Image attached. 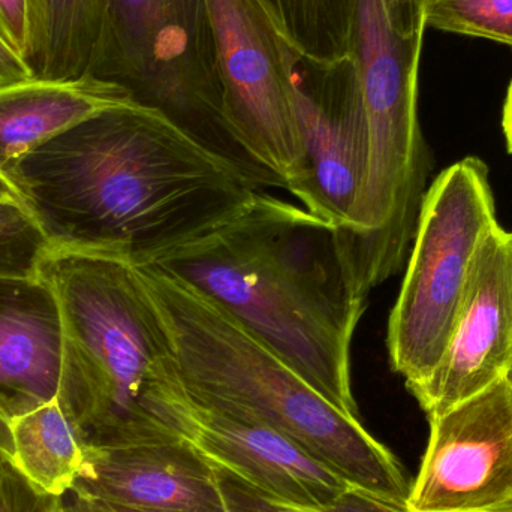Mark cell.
I'll use <instances>...</instances> for the list:
<instances>
[{"mask_svg":"<svg viewBox=\"0 0 512 512\" xmlns=\"http://www.w3.org/2000/svg\"><path fill=\"white\" fill-rule=\"evenodd\" d=\"M510 376H511V378H512V367H511V372H510Z\"/></svg>","mask_w":512,"mask_h":512,"instance_id":"cell-31","label":"cell"},{"mask_svg":"<svg viewBox=\"0 0 512 512\" xmlns=\"http://www.w3.org/2000/svg\"><path fill=\"white\" fill-rule=\"evenodd\" d=\"M62 316L38 277H0V412L56 399Z\"/></svg>","mask_w":512,"mask_h":512,"instance_id":"cell-14","label":"cell"},{"mask_svg":"<svg viewBox=\"0 0 512 512\" xmlns=\"http://www.w3.org/2000/svg\"><path fill=\"white\" fill-rule=\"evenodd\" d=\"M512 367V231L495 228L475 256L444 357L412 391L435 418L510 375Z\"/></svg>","mask_w":512,"mask_h":512,"instance_id":"cell-12","label":"cell"},{"mask_svg":"<svg viewBox=\"0 0 512 512\" xmlns=\"http://www.w3.org/2000/svg\"><path fill=\"white\" fill-rule=\"evenodd\" d=\"M218 475L228 512H411L358 489L348 490L325 507H301L262 495L224 472Z\"/></svg>","mask_w":512,"mask_h":512,"instance_id":"cell-21","label":"cell"},{"mask_svg":"<svg viewBox=\"0 0 512 512\" xmlns=\"http://www.w3.org/2000/svg\"><path fill=\"white\" fill-rule=\"evenodd\" d=\"M129 104L137 102L128 90L92 74L0 86V173L8 179L27 153L102 111Z\"/></svg>","mask_w":512,"mask_h":512,"instance_id":"cell-15","label":"cell"},{"mask_svg":"<svg viewBox=\"0 0 512 512\" xmlns=\"http://www.w3.org/2000/svg\"><path fill=\"white\" fill-rule=\"evenodd\" d=\"M71 498L65 501L60 499L57 512H123L113 505L104 504V502L95 501V499L83 498V496L69 493Z\"/></svg>","mask_w":512,"mask_h":512,"instance_id":"cell-25","label":"cell"},{"mask_svg":"<svg viewBox=\"0 0 512 512\" xmlns=\"http://www.w3.org/2000/svg\"><path fill=\"white\" fill-rule=\"evenodd\" d=\"M502 129H504L508 153L512 155V81L510 87H508L507 99H505L504 114H502Z\"/></svg>","mask_w":512,"mask_h":512,"instance_id":"cell-26","label":"cell"},{"mask_svg":"<svg viewBox=\"0 0 512 512\" xmlns=\"http://www.w3.org/2000/svg\"><path fill=\"white\" fill-rule=\"evenodd\" d=\"M60 499L35 492L11 468L0 477V512H57Z\"/></svg>","mask_w":512,"mask_h":512,"instance_id":"cell-23","label":"cell"},{"mask_svg":"<svg viewBox=\"0 0 512 512\" xmlns=\"http://www.w3.org/2000/svg\"><path fill=\"white\" fill-rule=\"evenodd\" d=\"M147 265L218 301L337 411L360 420L351 349L369 295L339 228L259 191L236 218Z\"/></svg>","mask_w":512,"mask_h":512,"instance_id":"cell-2","label":"cell"},{"mask_svg":"<svg viewBox=\"0 0 512 512\" xmlns=\"http://www.w3.org/2000/svg\"><path fill=\"white\" fill-rule=\"evenodd\" d=\"M295 105L303 161L286 191L303 209L339 230L348 228L363 189L367 117L354 57L295 65Z\"/></svg>","mask_w":512,"mask_h":512,"instance_id":"cell-10","label":"cell"},{"mask_svg":"<svg viewBox=\"0 0 512 512\" xmlns=\"http://www.w3.org/2000/svg\"><path fill=\"white\" fill-rule=\"evenodd\" d=\"M101 0H33L35 77L69 80L89 71L101 29Z\"/></svg>","mask_w":512,"mask_h":512,"instance_id":"cell-17","label":"cell"},{"mask_svg":"<svg viewBox=\"0 0 512 512\" xmlns=\"http://www.w3.org/2000/svg\"><path fill=\"white\" fill-rule=\"evenodd\" d=\"M71 493L134 512H228L218 471L177 439L84 444Z\"/></svg>","mask_w":512,"mask_h":512,"instance_id":"cell-13","label":"cell"},{"mask_svg":"<svg viewBox=\"0 0 512 512\" xmlns=\"http://www.w3.org/2000/svg\"><path fill=\"white\" fill-rule=\"evenodd\" d=\"M206 2L228 128L288 189L304 155L294 83L300 51L268 0Z\"/></svg>","mask_w":512,"mask_h":512,"instance_id":"cell-8","label":"cell"},{"mask_svg":"<svg viewBox=\"0 0 512 512\" xmlns=\"http://www.w3.org/2000/svg\"><path fill=\"white\" fill-rule=\"evenodd\" d=\"M420 474L412 484L411 512H489L512 505V378L439 417Z\"/></svg>","mask_w":512,"mask_h":512,"instance_id":"cell-11","label":"cell"},{"mask_svg":"<svg viewBox=\"0 0 512 512\" xmlns=\"http://www.w3.org/2000/svg\"><path fill=\"white\" fill-rule=\"evenodd\" d=\"M35 77L29 62L0 36V86Z\"/></svg>","mask_w":512,"mask_h":512,"instance_id":"cell-24","label":"cell"},{"mask_svg":"<svg viewBox=\"0 0 512 512\" xmlns=\"http://www.w3.org/2000/svg\"><path fill=\"white\" fill-rule=\"evenodd\" d=\"M50 240L20 201L0 200V277H38Z\"/></svg>","mask_w":512,"mask_h":512,"instance_id":"cell-19","label":"cell"},{"mask_svg":"<svg viewBox=\"0 0 512 512\" xmlns=\"http://www.w3.org/2000/svg\"><path fill=\"white\" fill-rule=\"evenodd\" d=\"M489 512H512V505H510V507L501 508V510L489 511Z\"/></svg>","mask_w":512,"mask_h":512,"instance_id":"cell-29","label":"cell"},{"mask_svg":"<svg viewBox=\"0 0 512 512\" xmlns=\"http://www.w3.org/2000/svg\"><path fill=\"white\" fill-rule=\"evenodd\" d=\"M0 36L29 62L33 47V0H0Z\"/></svg>","mask_w":512,"mask_h":512,"instance_id":"cell-22","label":"cell"},{"mask_svg":"<svg viewBox=\"0 0 512 512\" xmlns=\"http://www.w3.org/2000/svg\"><path fill=\"white\" fill-rule=\"evenodd\" d=\"M426 0H352L351 54L367 117L364 189L382 200L426 185L430 156L418 119Z\"/></svg>","mask_w":512,"mask_h":512,"instance_id":"cell-7","label":"cell"},{"mask_svg":"<svg viewBox=\"0 0 512 512\" xmlns=\"http://www.w3.org/2000/svg\"><path fill=\"white\" fill-rule=\"evenodd\" d=\"M6 468H8V466L3 463L2 457H0V477H2L3 472L6 471Z\"/></svg>","mask_w":512,"mask_h":512,"instance_id":"cell-28","label":"cell"},{"mask_svg":"<svg viewBox=\"0 0 512 512\" xmlns=\"http://www.w3.org/2000/svg\"><path fill=\"white\" fill-rule=\"evenodd\" d=\"M39 276L53 288L62 316L57 400L83 444L174 439L156 420L155 396L179 363L137 267L51 249Z\"/></svg>","mask_w":512,"mask_h":512,"instance_id":"cell-4","label":"cell"},{"mask_svg":"<svg viewBox=\"0 0 512 512\" xmlns=\"http://www.w3.org/2000/svg\"><path fill=\"white\" fill-rule=\"evenodd\" d=\"M137 270L173 340L189 393L285 436L355 489L408 508L405 469L361 420L337 411L218 301L156 265Z\"/></svg>","mask_w":512,"mask_h":512,"instance_id":"cell-3","label":"cell"},{"mask_svg":"<svg viewBox=\"0 0 512 512\" xmlns=\"http://www.w3.org/2000/svg\"><path fill=\"white\" fill-rule=\"evenodd\" d=\"M87 74L119 84L259 189L282 188L228 128L206 0H101Z\"/></svg>","mask_w":512,"mask_h":512,"instance_id":"cell-5","label":"cell"},{"mask_svg":"<svg viewBox=\"0 0 512 512\" xmlns=\"http://www.w3.org/2000/svg\"><path fill=\"white\" fill-rule=\"evenodd\" d=\"M155 415L173 438L194 448L216 471L277 501L325 507L355 489L285 436L189 393L179 369L156 393Z\"/></svg>","mask_w":512,"mask_h":512,"instance_id":"cell-9","label":"cell"},{"mask_svg":"<svg viewBox=\"0 0 512 512\" xmlns=\"http://www.w3.org/2000/svg\"><path fill=\"white\" fill-rule=\"evenodd\" d=\"M498 225L480 158L456 162L427 189L387 331L391 367L411 393L444 357L475 256Z\"/></svg>","mask_w":512,"mask_h":512,"instance_id":"cell-6","label":"cell"},{"mask_svg":"<svg viewBox=\"0 0 512 512\" xmlns=\"http://www.w3.org/2000/svg\"><path fill=\"white\" fill-rule=\"evenodd\" d=\"M0 457L35 492L65 498L83 466L84 444L56 397L0 412Z\"/></svg>","mask_w":512,"mask_h":512,"instance_id":"cell-16","label":"cell"},{"mask_svg":"<svg viewBox=\"0 0 512 512\" xmlns=\"http://www.w3.org/2000/svg\"><path fill=\"white\" fill-rule=\"evenodd\" d=\"M301 56L336 62L351 54L352 0H268Z\"/></svg>","mask_w":512,"mask_h":512,"instance_id":"cell-18","label":"cell"},{"mask_svg":"<svg viewBox=\"0 0 512 512\" xmlns=\"http://www.w3.org/2000/svg\"><path fill=\"white\" fill-rule=\"evenodd\" d=\"M119 510H122L123 512H134V511L123 510V508H119Z\"/></svg>","mask_w":512,"mask_h":512,"instance_id":"cell-30","label":"cell"},{"mask_svg":"<svg viewBox=\"0 0 512 512\" xmlns=\"http://www.w3.org/2000/svg\"><path fill=\"white\" fill-rule=\"evenodd\" d=\"M426 3H427V0H426Z\"/></svg>","mask_w":512,"mask_h":512,"instance_id":"cell-32","label":"cell"},{"mask_svg":"<svg viewBox=\"0 0 512 512\" xmlns=\"http://www.w3.org/2000/svg\"><path fill=\"white\" fill-rule=\"evenodd\" d=\"M427 26L512 47V0H427Z\"/></svg>","mask_w":512,"mask_h":512,"instance_id":"cell-20","label":"cell"},{"mask_svg":"<svg viewBox=\"0 0 512 512\" xmlns=\"http://www.w3.org/2000/svg\"><path fill=\"white\" fill-rule=\"evenodd\" d=\"M0 200H15L23 203L12 183L2 173H0Z\"/></svg>","mask_w":512,"mask_h":512,"instance_id":"cell-27","label":"cell"},{"mask_svg":"<svg viewBox=\"0 0 512 512\" xmlns=\"http://www.w3.org/2000/svg\"><path fill=\"white\" fill-rule=\"evenodd\" d=\"M53 249L135 267L236 218L261 189L167 116L102 111L24 155L8 174Z\"/></svg>","mask_w":512,"mask_h":512,"instance_id":"cell-1","label":"cell"}]
</instances>
